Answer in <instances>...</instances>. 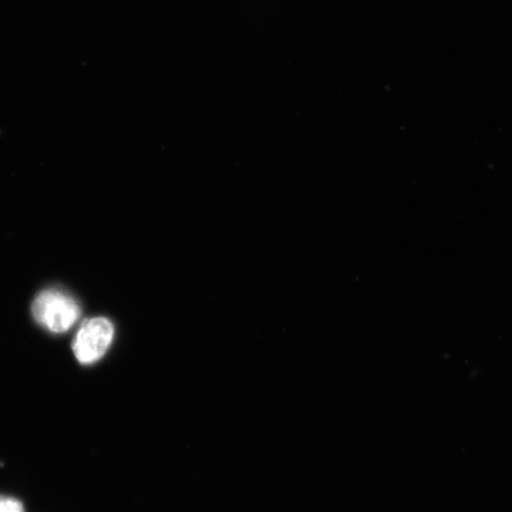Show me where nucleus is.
I'll list each match as a JSON object with an SVG mask.
<instances>
[{
	"label": "nucleus",
	"mask_w": 512,
	"mask_h": 512,
	"mask_svg": "<svg viewBox=\"0 0 512 512\" xmlns=\"http://www.w3.org/2000/svg\"><path fill=\"white\" fill-rule=\"evenodd\" d=\"M36 322L50 332L61 334L78 322L81 309L78 302L60 290L43 291L31 306Z\"/></svg>",
	"instance_id": "f257e3e1"
},
{
	"label": "nucleus",
	"mask_w": 512,
	"mask_h": 512,
	"mask_svg": "<svg viewBox=\"0 0 512 512\" xmlns=\"http://www.w3.org/2000/svg\"><path fill=\"white\" fill-rule=\"evenodd\" d=\"M114 338V328L106 318L86 320L76 334L73 351L82 366H91L101 360L110 349Z\"/></svg>",
	"instance_id": "f03ea898"
},
{
	"label": "nucleus",
	"mask_w": 512,
	"mask_h": 512,
	"mask_svg": "<svg viewBox=\"0 0 512 512\" xmlns=\"http://www.w3.org/2000/svg\"><path fill=\"white\" fill-rule=\"evenodd\" d=\"M0 512H25V508L19 499L0 495Z\"/></svg>",
	"instance_id": "7ed1b4c3"
}]
</instances>
